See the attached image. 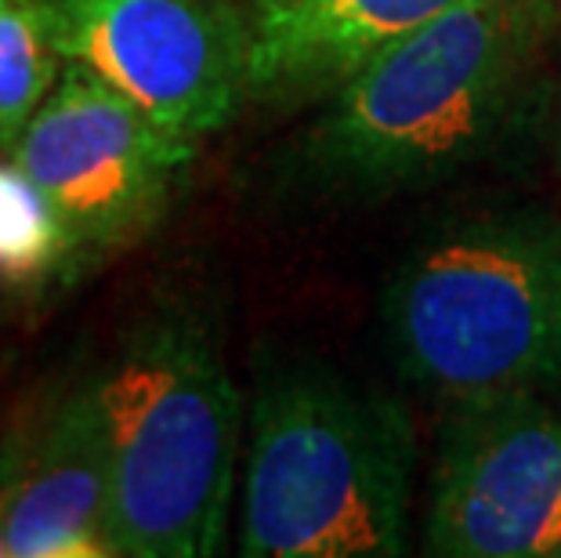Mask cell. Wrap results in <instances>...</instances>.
Listing matches in <instances>:
<instances>
[{
	"instance_id": "1",
	"label": "cell",
	"mask_w": 561,
	"mask_h": 558,
	"mask_svg": "<svg viewBox=\"0 0 561 558\" xmlns=\"http://www.w3.org/2000/svg\"><path fill=\"white\" fill-rule=\"evenodd\" d=\"M547 0H457L377 52L297 141L322 196L374 200L446 182L496 152L540 99Z\"/></svg>"
},
{
	"instance_id": "2",
	"label": "cell",
	"mask_w": 561,
	"mask_h": 558,
	"mask_svg": "<svg viewBox=\"0 0 561 558\" xmlns=\"http://www.w3.org/2000/svg\"><path fill=\"white\" fill-rule=\"evenodd\" d=\"M240 555L391 558L410 544L413 429L396 399L312 355L254 366Z\"/></svg>"
},
{
	"instance_id": "3",
	"label": "cell",
	"mask_w": 561,
	"mask_h": 558,
	"mask_svg": "<svg viewBox=\"0 0 561 558\" xmlns=\"http://www.w3.org/2000/svg\"><path fill=\"white\" fill-rule=\"evenodd\" d=\"M110 424V537L127 558L218 555L229 526L243 399L214 316L167 298L102 366Z\"/></svg>"
},
{
	"instance_id": "4",
	"label": "cell",
	"mask_w": 561,
	"mask_h": 558,
	"mask_svg": "<svg viewBox=\"0 0 561 558\" xmlns=\"http://www.w3.org/2000/svg\"><path fill=\"white\" fill-rule=\"evenodd\" d=\"M385 344L405 385L442 402L561 382V221L485 210L427 232L380 294Z\"/></svg>"
},
{
	"instance_id": "5",
	"label": "cell",
	"mask_w": 561,
	"mask_h": 558,
	"mask_svg": "<svg viewBox=\"0 0 561 558\" xmlns=\"http://www.w3.org/2000/svg\"><path fill=\"white\" fill-rule=\"evenodd\" d=\"M11 157L51 196L80 258H94L157 229L196 141L160 127L105 80L66 62Z\"/></svg>"
},
{
	"instance_id": "6",
	"label": "cell",
	"mask_w": 561,
	"mask_h": 558,
	"mask_svg": "<svg viewBox=\"0 0 561 558\" xmlns=\"http://www.w3.org/2000/svg\"><path fill=\"white\" fill-rule=\"evenodd\" d=\"M62 62L121 91L188 141L229 127L247 99L232 0H41Z\"/></svg>"
},
{
	"instance_id": "7",
	"label": "cell",
	"mask_w": 561,
	"mask_h": 558,
	"mask_svg": "<svg viewBox=\"0 0 561 558\" xmlns=\"http://www.w3.org/2000/svg\"><path fill=\"white\" fill-rule=\"evenodd\" d=\"M424 551L561 555V418L540 391L446 402Z\"/></svg>"
},
{
	"instance_id": "8",
	"label": "cell",
	"mask_w": 561,
	"mask_h": 558,
	"mask_svg": "<svg viewBox=\"0 0 561 558\" xmlns=\"http://www.w3.org/2000/svg\"><path fill=\"white\" fill-rule=\"evenodd\" d=\"M243 22L247 99H330L402 33L457 0H232Z\"/></svg>"
},
{
	"instance_id": "9",
	"label": "cell",
	"mask_w": 561,
	"mask_h": 558,
	"mask_svg": "<svg viewBox=\"0 0 561 558\" xmlns=\"http://www.w3.org/2000/svg\"><path fill=\"white\" fill-rule=\"evenodd\" d=\"M110 424L102 374H83L44 410L8 522V558H105Z\"/></svg>"
},
{
	"instance_id": "10",
	"label": "cell",
	"mask_w": 561,
	"mask_h": 558,
	"mask_svg": "<svg viewBox=\"0 0 561 558\" xmlns=\"http://www.w3.org/2000/svg\"><path fill=\"white\" fill-rule=\"evenodd\" d=\"M80 261L51 196L15 157H0V291L37 294Z\"/></svg>"
},
{
	"instance_id": "11",
	"label": "cell",
	"mask_w": 561,
	"mask_h": 558,
	"mask_svg": "<svg viewBox=\"0 0 561 558\" xmlns=\"http://www.w3.org/2000/svg\"><path fill=\"white\" fill-rule=\"evenodd\" d=\"M62 66L41 0H0V149H15Z\"/></svg>"
},
{
	"instance_id": "12",
	"label": "cell",
	"mask_w": 561,
	"mask_h": 558,
	"mask_svg": "<svg viewBox=\"0 0 561 558\" xmlns=\"http://www.w3.org/2000/svg\"><path fill=\"white\" fill-rule=\"evenodd\" d=\"M33 435H37L33 421H15L8 432H0V558L8 555V522L11 508L19 501L22 475H26L30 465Z\"/></svg>"
},
{
	"instance_id": "13",
	"label": "cell",
	"mask_w": 561,
	"mask_h": 558,
	"mask_svg": "<svg viewBox=\"0 0 561 558\" xmlns=\"http://www.w3.org/2000/svg\"><path fill=\"white\" fill-rule=\"evenodd\" d=\"M547 4H551V11H554V15H561V0H547Z\"/></svg>"
},
{
	"instance_id": "14",
	"label": "cell",
	"mask_w": 561,
	"mask_h": 558,
	"mask_svg": "<svg viewBox=\"0 0 561 558\" xmlns=\"http://www.w3.org/2000/svg\"><path fill=\"white\" fill-rule=\"evenodd\" d=\"M558 149H561V124H558Z\"/></svg>"
}]
</instances>
